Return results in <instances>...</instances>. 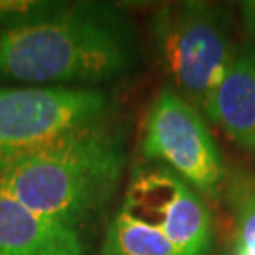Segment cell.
<instances>
[{
    "mask_svg": "<svg viewBox=\"0 0 255 255\" xmlns=\"http://www.w3.org/2000/svg\"><path fill=\"white\" fill-rule=\"evenodd\" d=\"M121 209L162 232L184 255L211 252V211L201 194L166 166L152 162L137 169Z\"/></svg>",
    "mask_w": 255,
    "mask_h": 255,
    "instance_id": "6",
    "label": "cell"
},
{
    "mask_svg": "<svg viewBox=\"0 0 255 255\" xmlns=\"http://www.w3.org/2000/svg\"><path fill=\"white\" fill-rule=\"evenodd\" d=\"M58 3L47 0H0V32L37 22L52 13Z\"/></svg>",
    "mask_w": 255,
    "mask_h": 255,
    "instance_id": "11",
    "label": "cell"
},
{
    "mask_svg": "<svg viewBox=\"0 0 255 255\" xmlns=\"http://www.w3.org/2000/svg\"><path fill=\"white\" fill-rule=\"evenodd\" d=\"M151 38L167 86L204 115L241 48L231 12L201 0L162 5L151 18Z\"/></svg>",
    "mask_w": 255,
    "mask_h": 255,
    "instance_id": "3",
    "label": "cell"
},
{
    "mask_svg": "<svg viewBox=\"0 0 255 255\" xmlns=\"http://www.w3.org/2000/svg\"><path fill=\"white\" fill-rule=\"evenodd\" d=\"M224 194L231 209L234 255H255V172L229 171Z\"/></svg>",
    "mask_w": 255,
    "mask_h": 255,
    "instance_id": "10",
    "label": "cell"
},
{
    "mask_svg": "<svg viewBox=\"0 0 255 255\" xmlns=\"http://www.w3.org/2000/svg\"><path fill=\"white\" fill-rule=\"evenodd\" d=\"M0 255H85L78 231L48 221L0 191Z\"/></svg>",
    "mask_w": 255,
    "mask_h": 255,
    "instance_id": "7",
    "label": "cell"
},
{
    "mask_svg": "<svg viewBox=\"0 0 255 255\" xmlns=\"http://www.w3.org/2000/svg\"><path fill=\"white\" fill-rule=\"evenodd\" d=\"M103 255H184L164 234L120 209L110 222Z\"/></svg>",
    "mask_w": 255,
    "mask_h": 255,
    "instance_id": "9",
    "label": "cell"
},
{
    "mask_svg": "<svg viewBox=\"0 0 255 255\" xmlns=\"http://www.w3.org/2000/svg\"><path fill=\"white\" fill-rule=\"evenodd\" d=\"M204 116L255 156V43L241 45Z\"/></svg>",
    "mask_w": 255,
    "mask_h": 255,
    "instance_id": "8",
    "label": "cell"
},
{
    "mask_svg": "<svg viewBox=\"0 0 255 255\" xmlns=\"http://www.w3.org/2000/svg\"><path fill=\"white\" fill-rule=\"evenodd\" d=\"M141 152L201 196L214 199L226 189L229 171L202 111L169 86H162L147 110Z\"/></svg>",
    "mask_w": 255,
    "mask_h": 255,
    "instance_id": "5",
    "label": "cell"
},
{
    "mask_svg": "<svg viewBox=\"0 0 255 255\" xmlns=\"http://www.w3.org/2000/svg\"><path fill=\"white\" fill-rule=\"evenodd\" d=\"M134 23L101 2H60L37 22L0 32V80L85 86L123 78L139 63Z\"/></svg>",
    "mask_w": 255,
    "mask_h": 255,
    "instance_id": "1",
    "label": "cell"
},
{
    "mask_svg": "<svg viewBox=\"0 0 255 255\" xmlns=\"http://www.w3.org/2000/svg\"><path fill=\"white\" fill-rule=\"evenodd\" d=\"M110 96L85 86L0 88V172L50 142L106 118Z\"/></svg>",
    "mask_w": 255,
    "mask_h": 255,
    "instance_id": "4",
    "label": "cell"
},
{
    "mask_svg": "<svg viewBox=\"0 0 255 255\" xmlns=\"http://www.w3.org/2000/svg\"><path fill=\"white\" fill-rule=\"evenodd\" d=\"M239 10L247 35L255 40V0H244L239 3Z\"/></svg>",
    "mask_w": 255,
    "mask_h": 255,
    "instance_id": "12",
    "label": "cell"
},
{
    "mask_svg": "<svg viewBox=\"0 0 255 255\" xmlns=\"http://www.w3.org/2000/svg\"><path fill=\"white\" fill-rule=\"evenodd\" d=\"M126 142L106 118L50 142L0 172V191L73 231L95 219L118 189Z\"/></svg>",
    "mask_w": 255,
    "mask_h": 255,
    "instance_id": "2",
    "label": "cell"
}]
</instances>
